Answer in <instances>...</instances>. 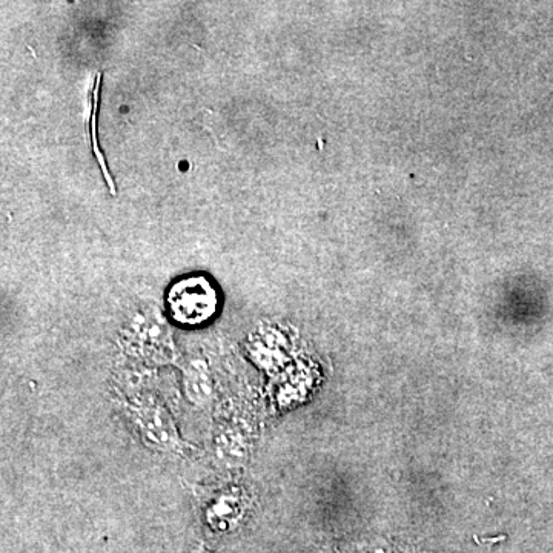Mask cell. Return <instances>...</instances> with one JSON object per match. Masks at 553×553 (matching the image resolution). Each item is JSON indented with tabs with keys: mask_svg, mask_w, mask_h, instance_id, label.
Instances as JSON below:
<instances>
[{
	"mask_svg": "<svg viewBox=\"0 0 553 553\" xmlns=\"http://www.w3.org/2000/svg\"><path fill=\"white\" fill-rule=\"evenodd\" d=\"M99 85H100V74H97V80H96V88H94L93 93V108H91V143H93L94 148V154H96L97 160H99L100 166H102L103 174H105L106 182H108V186H110L111 193H116V188H114L113 180H111L110 173H108V169H106V162L105 159L102 157V153H100L99 146H97V137H96V110H97V97H99Z\"/></svg>",
	"mask_w": 553,
	"mask_h": 553,
	"instance_id": "7a4b0ae2",
	"label": "cell"
},
{
	"mask_svg": "<svg viewBox=\"0 0 553 553\" xmlns=\"http://www.w3.org/2000/svg\"><path fill=\"white\" fill-rule=\"evenodd\" d=\"M219 309V291L205 275H185L169 289V315L179 325H206Z\"/></svg>",
	"mask_w": 553,
	"mask_h": 553,
	"instance_id": "6da1fadb",
	"label": "cell"
}]
</instances>
